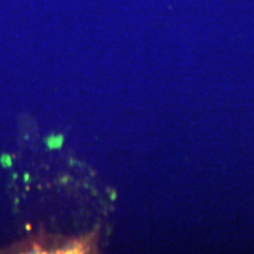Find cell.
<instances>
[{
    "label": "cell",
    "instance_id": "obj_1",
    "mask_svg": "<svg viewBox=\"0 0 254 254\" xmlns=\"http://www.w3.org/2000/svg\"><path fill=\"white\" fill-rule=\"evenodd\" d=\"M64 141H65V136L59 134V135H50L45 140V144L48 149H60L64 145Z\"/></svg>",
    "mask_w": 254,
    "mask_h": 254
},
{
    "label": "cell",
    "instance_id": "obj_2",
    "mask_svg": "<svg viewBox=\"0 0 254 254\" xmlns=\"http://www.w3.org/2000/svg\"><path fill=\"white\" fill-rule=\"evenodd\" d=\"M0 164H1V166H2L4 168L12 167L13 160H12V158H11V155H8V154L1 155V156H0Z\"/></svg>",
    "mask_w": 254,
    "mask_h": 254
},
{
    "label": "cell",
    "instance_id": "obj_3",
    "mask_svg": "<svg viewBox=\"0 0 254 254\" xmlns=\"http://www.w3.org/2000/svg\"><path fill=\"white\" fill-rule=\"evenodd\" d=\"M78 249H84V246L81 245V244H79V242H72V244H69L67 247H66V253H78L79 251Z\"/></svg>",
    "mask_w": 254,
    "mask_h": 254
},
{
    "label": "cell",
    "instance_id": "obj_4",
    "mask_svg": "<svg viewBox=\"0 0 254 254\" xmlns=\"http://www.w3.org/2000/svg\"><path fill=\"white\" fill-rule=\"evenodd\" d=\"M30 179V177H28V174H26L25 175V180H28Z\"/></svg>",
    "mask_w": 254,
    "mask_h": 254
}]
</instances>
